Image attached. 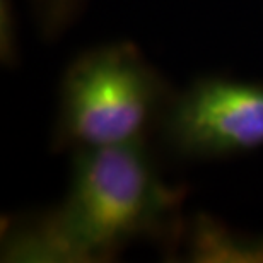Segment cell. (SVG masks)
Masks as SVG:
<instances>
[{"label": "cell", "mask_w": 263, "mask_h": 263, "mask_svg": "<svg viewBox=\"0 0 263 263\" xmlns=\"http://www.w3.org/2000/svg\"><path fill=\"white\" fill-rule=\"evenodd\" d=\"M183 245L186 261L263 263V236L236 233L203 214L192 222Z\"/></svg>", "instance_id": "cell-4"}, {"label": "cell", "mask_w": 263, "mask_h": 263, "mask_svg": "<svg viewBox=\"0 0 263 263\" xmlns=\"http://www.w3.org/2000/svg\"><path fill=\"white\" fill-rule=\"evenodd\" d=\"M175 92L130 43L79 55L64 73L53 145L99 149L147 142Z\"/></svg>", "instance_id": "cell-2"}, {"label": "cell", "mask_w": 263, "mask_h": 263, "mask_svg": "<svg viewBox=\"0 0 263 263\" xmlns=\"http://www.w3.org/2000/svg\"><path fill=\"white\" fill-rule=\"evenodd\" d=\"M157 132L173 156L188 161L245 154L263 145V84L198 79L173 96Z\"/></svg>", "instance_id": "cell-3"}, {"label": "cell", "mask_w": 263, "mask_h": 263, "mask_svg": "<svg viewBox=\"0 0 263 263\" xmlns=\"http://www.w3.org/2000/svg\"><path fill=\"white\" fill-rule=\"evenodd\" d=\"M181 188L162 180L147 142L76 152L59 207L10 228L4 260L108 261L142 239L178 238Z\"/></svg>", "instance_id": "cell-1"}, {"label": "cell", "mask_w": 263, "mask_h": 263, "mask_svg": "<svg viewBox=\"0 0 263 263\" xmlns=\"http://www.w3.org/2000/svg\"><path fill=\"white\" fill-rule=\"evenodd\" d=\"M84 0H33L40 28L46 36H55L72 23Z\"/></svg>", "instance_id": "cell-5"}]
</instances>
